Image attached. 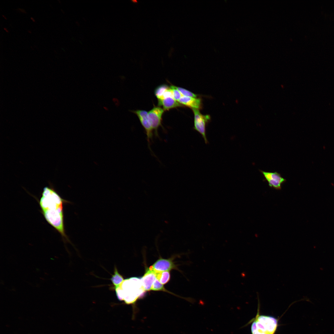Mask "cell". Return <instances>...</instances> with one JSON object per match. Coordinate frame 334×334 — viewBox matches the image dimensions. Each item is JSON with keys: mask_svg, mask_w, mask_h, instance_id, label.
I'll use <instances>...</instances> for the list:
<instances>
[{"mask_svg": "<svg viewBox=\"0 0 334 334\" xmlns=\"http://www.w3.org/2000/svg\"><path fill=\"white\" fill-rule=\"evenodd\" d=\"M110 280L113 285V289L119 286L124 280L116 267H114L113 274L112 275Z\"/></svg>", "mask_w": 334, "mask_h": 334, "instance_id": "obj_12", "label": "cell"}, {"mask_svg": "<svg viewBox=\"0 0 334 334\" xmlns=\"http://www.w3.org/2000/svg\"><path fill=\"white\" fill-rule=\"evenodd\" d=\"M58 2H60V1H59V0H58Z\"/></svg>", "mask_w": 334, "mask_h": 334, "instance_id": "obj_26", "label": "cell"}, {"mask_svg": "<svg viewBox=\"0 0 334 334\" xmlns=\"http://www.w3.org/2000/svg\"><path fill=\"white\" fill-rule=\"evenodd\" d=\"M259 302L257 314L248 324L252 322V334H274L277 329L278 319L272 316L259 314Z\"/></svg>", "mask_w": 334, "mask_h": 334, "instance_id": "obj_3", "label": "cell"}, {"mask_svg": "<svg viewBox=\"0 0 334 334\" xmlns=\"http://www.w3.org/2000/svg\"><path fill=\"white\" fill-rule=\"evenodd\" d=\"M178 101L192 109H199L202 107V101L199 98L182 96Z\"/></svg>", "mask_w": 334, "mask_h": 334, "instance_id": "obj_10", "label": "cell"}, {"mask_svg": "<svg viewBox=\"0 0 334 334\" xmlns=\"http://www.w3.org/2000/svg\"><path fill=\"white\" fill-rule=\"evenodd\" d=\"M70 202L63 199L52 186L43 189L39 204L42 214L47 222L65 240L70 242L65 229L63 205Z\"/></svg>", "mask_w": 334, "mask_h": 334, "instance_id": "obj_1", "label": "cell"}, {"mask_svg": "<svg viewBox=\"0 0 334 334\" xmlns=\"http://www.w3.org/2000/svg\"><path fill=\"white\" fill-rule=\"evenodd\" d=\"M175 87L183 96L195 98L197 97L198 95L197 94H195L188 90L181 87Z\"/></svg>", "mask_w": 334, "mask_h": 334, "instance_id": "obj_16", "label": "cell"}, {"mask_svg": "<svg viewBox=\"0 0 334 334\" xmlns=\"http://www.w3.org/2000/svg\"><path fill=\"white\" fill-rule=\"evenodd\" d=\"M164 109L159 107H155L148 113V118L156 137L159 138L158 132L159 127L161 126V120Z\"/></svg>", "mask_w": 334, "mask_h": 334, "instance_id": "obj_7", "label": "cell"}, {"mask_svg": "<svg viewBox=\"0 0 334 334\" xmlns=\"http://www.w3.org/2000/svg\"><path fill=\"white\" fill-rule=\"evenodd\" d=\"M170 88L172 90L173 99L178 101L183 96L175 86L172 85Z\"/></svg>", "mask_w": 334, "mask_h": 334, "instance_id": "obj_17", "label": "cell"}, {"mask_svg": "<svg viewBox=\"0 0 334 334\" xmlns=\"http://www.w3.org/2000/svg\"><path fill=\"white\" fill-rule=\"evenodd\" d=\"M2 15V16H3V17L4 18V19H7V18H6V16H5V15Z\"/></svg>", "mask_w": 334, "mask_h": 334, "instance_id": "obj_23", "label": "cell"}, {"mask_svg": "<svg viewBox=\"0 0 334 334\" xmlns=\"http://www.w3.org/2000/svg\"><path fill=\"white\" fill-rule=\"evenodd\" d=\"M260 172L267 181L270 187L277 190H280L282 185L285 182L286 180L281 177L277 172H274L264 171L260 170Z\"/></svg>", "mask_w": 334, "mask_h": 334, "instance_id": "obj_6", "label": "cell"}, {"mask_svg": "<svg viewBox=\"0 0 334 334\" xmlns=\"http://www.w3.org/2000/svg\"><path fill=\"white\" fill-rule=\"evenodd\" d=\"M192 110L194 114V128L201 135L205 143H207L208 141L206 138V126L210 121V116L208 115L202 114L199 109H192Z\"/></svg>", "mask_w": 334, "mask_h": 334, "instance_id": "obj_4", "label": "cell"}, {"mask_svg": "<svg viewBox=\"0 0 334 334\" xmlns=\"http://www.w3.org/2000/svg\"><path fill=\"white\" fill-rule=\"evenodd\" d=\"M30 19H31L32 20V21L33 22H36L35 19H34L33 17H31V18H30Z\"/></svg>", "mask_w": 334, "mask_h": 334, "instance_id": "obj_20", "label": "cell"}, {"mask_svg": "<svg viewBox=\"0 0 334 334\" xmlns=\"http://www.w3.org/2000/svg\"><path fill=\"white\" fill-rule=\"evenodd\" d=\"M18 9L19 10V11H20L22 13H27L26 11L24 9H21V8H18Z\"/></svg>", "mask_w": 334, "mask_h": 334, "instance_id": "obj_19", "label": "cell"}, {"mask_svg": "<svg viewBox=\"0 0 334 334\" xmlns=\"http://www.w3.org/2000/svg\"><path fill=\"white\" fill-rule=\"evenodd\" d=\"M134 2H137V1L136 0H133L132 1Z\"/></svg>", "mask_w": 334, "mask_h": 334, "instance_id": "obj_24", "label": "cell"}, {"mask_svg": "<svg viewBox=\"0 0 334 334\" xmlns=\"http://www.w3.org/2000/svg\"><path fill=\"white\" fill-rule=\"evenodd\" d=\"M151 290L153 291H161L165 292H167L173 294H174L168 290L166 289L164 287L163 284H161L159 281L156 279L154 282L151 289Z\"/></svg>", "mask_w": 334, "mask_h": 334, "instance_id": "obj_15", "label": "cell"}, {"mask_svg": "<svg viewBox=\"0 0 334 334\" xmlns=\"http://www.w3.org/2000/svg\"><path fill=\"white\" fill-rule=\"evenodd\" d=\"M169 88L170 87L167 85L165 84L160 85L156 88L155 89L154 93L158 100L162 99L164 94Z\"/></svg>", "mask_w": 334, "mask_h": 334, "instance_id": "obj_14", "label": "cell"}, {"mask_svg": "<svg viewBox=\"0 0 334 334\" xmlns=\"http://www.w3.org/2000/svg\"><path fill=\"white\" fill-rule=\"evenodd\" d=\"M172 258L165 259L161 258L150 267L156 272L169 271L172 269H178Z\"/></svg>", "mask_w": 334, "mask_h": 334, "instance_id": "obj_8", "label": "cell"}, {"mask_svg": "<svg viewBox=\"0 0 334 334\" xmlns=\"http://www.w3.org/2000/svg\"><path fill=\"white\" fill-rule=\"evenodd\" d=\"M4 29L7 32H8V33L9 32V31L7 29V28H6L5 27H4Z\"/></svg>", "mask_w": 334, "mask_h": 334, "instance_id": "obj_21", "label": "cell"}, {"mask_svg": "<svg viewBox=\"0 0 334 334\" xmlns=\"http://www.w3.org/2000/svg\"><path fill=\"white\" fill-rule=\"evenodd\" d=\"M133 112L137 115L145 130L148 147L151 150L150 146L151 142H152L154 132L148 118V113L145 110H141L134 111Z\"/></svg>", "mask_w": 334, "mask_h": 334, "instance_id": "obj_5", "label": "cell"}, {"mask_svg": "<svg viewBox=\"0 0 334 334\" xmlns=\"http://www.w3.org/2000/svg\"><path fill=\"white\" fill-rule=\"evenodd\" d=\"M171 97L173 98V91L170 88L167 90L164 94L162 99L166 98L167 97Z\"/></svg>", "mask_w": 334, "mask_h": 334, "instance_id": "obj_18", "label": "cell"}, {"mask_svg": "<svg viewBox=\"0 0 334 334\" xmlns=\"http://www.w3.org/2000/svg\"><path fill=\"white\" fill-rule=\"evenodd\" d=\"M104 108L106 110H108V108L106 107H104Z\"/></svg>", "mask_w": 334, "mask_h": 334, "instance_id": "obj_22", "label": "cell"}, {"mask_svg": "<svg viewBox=\"0 0 334 334\" xmlns=\"http://www.w3.org/2000/svg\"><path fill=\"white\" fill-rule=\"evenodd\" d=\"M113 289L115 290L118 299L127 305L134 304L145 291L140 278L136 277L124 280L119 286Z\"/></svg>", "mask_w": 334, "mask_h": 334, "instance_id": "obj_2", "label": "cell"}, {"mask_svg": "<svg viewBox=\"0 0 334 334\" xmlns=\"http://www.w3.org/2000/svg\"><path fill=\"white\" fill-rule=\"evenodd\" d=\"M156 273L157 279L163 285L166 284L169 280L170 278L169 272H156Z\"/></svg>", "mask_w": 334, "mask_h": 334, "instance_id": "obj_13", "label": "cell"}, {"mask_svg": "<svg viewBox=\"0 0 334 334\" xmlns=\"http://www.w3.org/2000/svg\"><path fill=\"white\" fill-rule=\"evenodd\" d=\"M156 279V272L151 267L146 269L144 274L140 278L143 288L145 291L151 290L152 286Z\"/></svg>", "mask_w": 334, "mask_h": 334, "instance_id": "obj_9", "label": "cell"}, {"mask_svg": "<svg viewBox=\"0 0 334 334\" xmlns=\"http://www.w3.org/2000/svg\"><path fill=\"white\" fill-rule=\"evenodd\" d=\"M158 100L159 105L162 106L165 110H168L173 108L182 106L178 101L171 97Z\"/></svg>", "mask_w": 334, "mask_h": 334, "instance_id": "obj_11", "label": "cell"}, {"mask_svg": "<svg viewBox=\"0 0 334 334\" xmlns=\"http://www.w3.org/2000/svg\"><path fill=\"white\" fill-rule=\"evenodd\" d=\"M28 32H29V33H32V32L30 30H28Z\"/></svg>", "mask_w": 334, "mask_h": 334, "instance_id": "obj_25", "label": "cell"}]
</instances>
